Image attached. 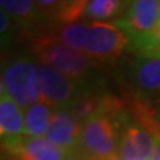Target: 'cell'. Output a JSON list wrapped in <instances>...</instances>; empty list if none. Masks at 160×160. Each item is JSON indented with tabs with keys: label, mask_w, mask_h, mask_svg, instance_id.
I'll list each match as a JSON object with an SVG mask.
<instances>
[{
	"label": "cell",
	"mask_w": 160,
	"mask_h": 160,
	"mask_svg": "<svg viewBox=\"0 0 160 160\" xmlns=\"http://www.w3.org/2000/svg\"><path fill=\"white\" fill-rule=\"evenodd\" d=\"M129 46V40L113 23H91L86 53L96 62H109L119 58Z\"/></svg>",
	"instance_id": "cell-8"
},
{
	"label": "cell",
	"mask_w": 160,
	"mask_h": 160,
	"mask_svg": "<svg viewBox=\"0 0 160 160\" xmlns=\"http://www.w3.org/2000/svg\"><path fill=\"white\" fill-rule=\"evenodd\" d=\"M0 88L24 109L40 102L38 63L28 55L9 59L3 66Z\"/></svg>",
	"instance_id": "cell-3"
},
{
	"label": "cell",
	"mask_w": 160,
	"mask_h": 160,
	"mask_svg": "<svg viewBox=\"0 0 160 160\" xmlns=\"http://www.w3.org/2000/svg\"><path fill=\"white\" fill-rule=\"evenodd\" d=\"M63 0H36L38 6L40 7V9L48 16V13H53L55 9L59 7V4L62 3Z\"/></svg>",
	"instance_id": "cell-19"
},
{
	"label": "cell",
	"mask_w": 160,
	"mask_h": 160,
	"mask_svg": "<svg viewBox=\"0 0 160 160\" xmlns=\"http://www.w3.org/2000/svg\"><path fill=\"white\" fill-rule=\"evenodd\" d=\"M119 158L127 160H151L155 151V136L149 129L136 122L123 109L119 115Z\"/></svg>",
	"instance_id": "cell-4"
},
{
	"label": "cell",
	"mask_w": 160,
	"mask_h": 160,
	"mask_svg": "<svg viewBox=\"0 0 160 160\" xmlns=\"http://www.w3.org/2000/svg\"><path fill=\"white\" fill-rule=\"evenodd\" d=\"M89 32H91V23H72L59 27L51 35H53L66 46L86 52Z\"/></svg>",
	"instance_id": "cell-15"
},
{
	"label": "cell",
	"mask_w": 160,
	"mask_h": 160,
	"mask_svg": "<svg viewBox=\"0 0 160 160\" xmlns=\"http://www.w3.org/2000/svg\"><path fill=\"white\" fill-rule=\"evenodd\" d=\"M0 6L23 28H36L47 19L36 0H0Z\"/></svg>",
	"instance_id": "cell-12"
},
{
	"label": "cell",
	"mask_w": 160,
	"mask_h": 160,
	"mask_svg": "<svg viewBox=\"0 0 160 160\" xmlns=\"http://www.w3.org/2000/svg\"><path fill=\"white\" fill-rule=\"evenodd\" d=\"M87 3L88 0H63L51 16L62 26L78 23V20L84 18Z\"/></svg>",
	"instance_id": "cell-16"
},
{
	"label": "cell",
	"mask_w": 160,
	"mask_h": 160,
	"mask_svg": "<svg viewBox=\"0 0 160 160\" xmlns=\"http://www.w3.org/2000/svg\"><path fill=\"white\" fill-rule=\"evenodd\" d=\"M0 135L2 143L26 136V116L22 107L3 88H0Z\"/></svg>",
	"instance_id": "cell-11"
},
{
	"label": "cell",
	"mask_w": 160,
	"mask_h": 160,
	"mask_svg": "<svg viewBox=\"0 0 160 160\" xmlns=\"http://www.w3.org/2000/svg\"><path fill=\"white\" fill-rule=\"evenodd\" d=\"M64 160H83V159L78 158V156H72V158H68V159H64Z\"/></svg>",
	"instance_id": "cell-22"
},
{
	"label": "cell",
	"mask_w": 160,
	"mask_h": 160,
	"mask_svg": "<svg viewBox=\"0 0 160 160\" xmlns=\"http://www.w3.org/2000/svg\"><path fill=\"white\" fill-rule=\"evenodd\" d=\"M115 160H127V159H123V158H119V156H118V158L115 159Z\"/></svg>",
	"instance_id": "cell-23"
},
{
	"label": "cell",
	"mask_w": 160,
	"mask_h": 160,
	"mask_svg": "<svg viewBox=\"0 0 160 160\" xmlns=\"http://www.w3.org/2000/svg\"><path fill=\"white\" fill-rule=\"evenodd\" d=\"M2 144L7 156L12 160H64L72 158L47 138L23 136Z\"/></svg>",
	"instance_id": "cell-10"
},
{
	"label": "cell",
	"mask_w": 160,
	"mask_h": 160,
	"mask_svg": "<svg viewBox=\"0 0 160 160\" xmlns=\"http://www.w3.org/2000/svg\"><path fill=\"white\" fill-rule=\"evenodd\" d=\"M31 49L39 63L56 68L82 88L100 84L96 80V60L86 52L66 46L53 35H38L32 40Z\"/></svg>",
	"instance_id": "cell-1"
},
{
	"label": "cell",
	"mask_w": 160,
	"mask_h": 160,
	"mask_svg": "<svg viewBox=\"0 0 160 160\" xmlns=\"http://www.w3.org/2000/svg\"><path fill=\"white\" fill-rule=\"evenodd\" d=\"M82 122L71 108H55L47 139L63 148L69 156H78Z\"/></svg>",
	"instance_id": "cell-9"
},
{
	"label": "cell",
	"mask_w": 160,
	"mask_h": 160,
	"mask_svg": "<svg viewBox=\"0 0 160 160\" xmlns=\"http://www.w3.org/2000/svg\"><path fill=\"white\" fill-rule=\"evenodd\" d=\"M131 0H88L84 19L91 23L116 22L123 16Z\"/></svg>",
	"instance_id": "cell-13"
},
{
	"label": "cell",
	"mask_w": 160,
	"mask_h": 160,
	"mask_svg": "<svg viewBox=\"0 0 160 160\" xmlns=\"http://www.w3.org/2000/svg\"><path fill=\"white\" fill-rule=\"evenodd\" d=\"M120 112H98L82 124L78 158L83 160H115L119 156Z\"/></svg>",
	"instance_id": "cell-2"
},
{
	"label": "cell",
	"mask_w": 160,
	"mask_h": 160,
	"mask_svg": "<svg viewBox=\"0 0 160 160\" xmlns=\"http://www.w3.org/2000/svg\"><path fill=\"white\" fill-rule=\"evenodd\" d=\"M155 136V151L151 160H160V132H153Z\"/></svg>",
	"instance_id": "cell-20"
},
{
	"label": "cell",
	"mask_w": 160,
	"mask_h": 160,
	"mask_svg": "<svg viewBox=\"0 0 160 160\" xmlns=\"http://www.w3.org/2000/svg\"><path fill=\"white\" fill-rule=\"evenodd\" d=\"M16 26L18 24L9 15L4 9H0V43L3 49H6L13 43L15 35H16Z\"/></svg>",
	"instance_id": "cell-18"
},
{
	"label": "cell",
	"mask_w": 160,
	"mask_h": 160,
	"mask_svg": "<svg viewBox=\"0 0 160 160\" xmlns=\"http://www.w3.org/2000/svg\"><path fill=\"white\" fill-rule=\"evenodd\" d=\"M40 102L55 108H69L79 96L82 87L67 75L38 62Z\"/></svg>",
	"instance_id": "cell-5"
},
{
	"label": "cell",
	"mask_w": 160,
	"mask_h": 160,
	"mask_svg": "<svg viewBox=\"0 0 160 160\" xmlns=\"http://www.w3.org/2000/svg\"><path fill=\"white\" fill-rule=\"evenodd\" d=\"M159 22L160 0H131L123 16L113 24L127 35L131 46L151 33Z\"/></svg>",
	"instance_id": "cell-6"
},
{
	"label": "cell",
	"mask_w": 160,
	"mask_h": 160,
	"mask_svg": "<svg viewBox=\"0 0 160 160\" xmlns=\"http://www.w3.org/2000/svg\"><path fill=\"white\" fill-rule=\"evenodd\" d=\"M129 51L138 55H159L160 56V22L147 36L128 47Z\"/></svg>",
	"instance_id": "cell-17"
},
{
	"label": "cell",
	"mask_w": 160,
	"mask_h": 160,
	"mask_svg": "<svg viewBox=\"0 0 160 160\" xmlns=\"http://www.w3.org/2000/svg\"><path fill=\"white\" fill-rule=\"evenodd\" d=\"M152 116H153V122H155V126L159 129L160 132V102L152 108Z\"/></svg>",
	"instance_id": "cell-21"
},
{
	"label": "cell",
	"mask_w": 160,
	"mask_h": 160,
	"mask_svg": "<svg viewBox=\"0 0 160 160\" xmlns=\"http://www.w3.org/2000/svg\"><path fill=\"white\" fill-rule=\"evenodd\" d=\"M129 80L143 104L160 102V56L138 55L128 69Z\"/></svg>",
	"instance_id": "cell-7"
},
{
	"label": "cell",
	"mask_w": 160,
	"mask_h": 160,
	"mask_svg": "<svg viewBox=\"0 0 160 160\" xmlns=\"http://www.w3.org/2000/svg\"><path fill=\"white\" fill-rule=\"evenodd\" d=\"M53 108L43 102H38L26 109V136L44 138L51 126Z\"/></svg>",
	"instance_id": "cell-14"
}]
</instances>
